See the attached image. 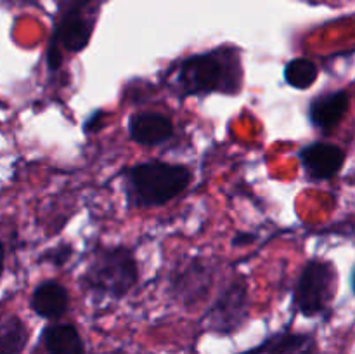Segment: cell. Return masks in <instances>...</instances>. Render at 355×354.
Listing matches in <instances>:
<instances>
[{"label": "cell", "mask_w": 355, "mask_h": 354, "mask_svg": "<svg viewBox=\"0 0 355 354\" xmlns=\"http://www.w3.org/2000/svg\"><path fill=\"white\" fill-rule=\"evenodd\" d=\"M319 68L314 61L305 58L291 59L284 68V80L295 89H309L318 80Z\"/></svg>", "instance_id": "obj_15"}, {"label": "cell", "mask_w": 355, "mask_h": 354, "mask_svg": "<svg viewBox=\"0 0 355 354\" xmlns=\"http://www.w3.org/2000/svg\"><path fill=\"white\" fill-rule=\"evenodd\" d=\"M314 349L315 340L309 333H283L263 347L266 354H312Z\"/></svg>", "instance_id": "obj_14"}, {"label": "cell", "mask_w": 355, "mask_h": 354, "mask_svg": "<svg viewBox=\"0 0 355 354\" xmlns=\"http://www.w3.org/2000/svg\"><path fill=\"white\" fill-rule=\"evenodd\" d=\"M298 158L312 180H328L342 170L345 151L331 142H311L300 149Z\"/></svg>", "instance_id": "obj_7"}, {"label": "cell", "mask_w": 355, "mask_h": 354, "mask_svg": "<svg viewBox=\"0 0 355 354\" xmlns=\"http://www.w3.org/2000/svg\"><path fill=\"white\" fill-rule=\"evenodd\" d=\"M128 134L141 146H158L173 135V125L165 115L155 111L137 113L128 121Z\"/></svg>", "instance_id": "obj_10"}, {"label": "cell", "mask_w": 355, "mask_h": 354, "mask_svg": "<svg viewBox=\"0 0 355 354\" xmlns=\"http://www.w3.org/2000/svg\"><path fill=\"white\" fill-rule=\"evenodd\" d=\"M3 255H6V253H3V245L0 243V274H2L3 271Z\"/></svg>", "instance_id": "obj_18"}, {"label": "cell", "mask_w": 355, "mask_h": 354, "mask_svg": "<svg viewBox=\"0 0 355 354\" xmlns=\"http://www.w3.org/2000/svg\"><path fill=\"white\" fill-rule=\"evenodd\" d=\"M44 346L49 354H85L78 330L68 323H55L44 330Z\"/></svg>", "instance_id": "obj_12"}, {"label": "cell", "mask_w": 355, "mask_h": 354, "mask_svg": "<svg viewBox=\"0 0 355 354\" xmlns=\"http://www.w3.org/2000/svg\"><path fill=\"white\" fill-rule=\"evenodd\" d=\"M137 278V260L130 248L104 246L94 253L80 278V285L90 295L116 301L135 287Z\"/></svg>", "instance_id": "obj_2"}, {"label": "cell", "mask_w": 355, "mask_h": 354, "mask_svg": "<svg viewBox=\"0 0 355 354\" xmlns=\"http://www.w3.org/2000/svg\"><path fill=\"white\" fill-rule=\"evenodd\" d=\"M311 2H322V0H311Z\"/></svg>", "instance_id": "obj_19"}, {"label": "cell", "mask_w": 355, "mask_h": 354, "mask_svg": "<svg viewBox=\"0 0 355 354\" xmlns=\"http://www.w3.org/2000/svg\"><path fill=\"white\" fill-rule=\"evenodd\" d=\"M248 316V285L243 278L232 280L224 290L218 294L217 301L205 316L207 328L217 333H234L245 325Z\"/></svg>", "instance_id": "obj_5"}, {"label": "cell", "mask_w": 355, "mask_h": 354, "mask_svg": "<svg viewBox=\"0 0 355 354\" xmlns=\"http://www.w3.org/2000/svg\"><path fill=\"white\" fill-rule=\"evenodd\" d=\"M28 339L30 332L23 319L14 314L0 319V354H21Z\"/></svg>", "instance_id": "obj_13"}, {"label": "cell", "mask_w": 355, "mask_h": 354, "mask_svg": "<svg viewBox=\"0 0 355 354\" xmlns=\"http://www.w3.org/2000/svg\"><path fill=\"white\" fill-rule=\"evenodd\" d=\"M241 76L238 52L218 49L191 56L180 62L175 83L186 96L210 92L236 94L241 89Z\"/></svg>", "instance_id": "obj_1"}, {"label": "cell", "mask_w": 355, "mask_h": 354, "mask_svg": "<svg viewBox=\"0 0 355 354\" xmlns=\"http://www.w3.org/2000/svg\"><path fill=\"white\" fill-rule=\"evenodd\" d=\"M69 255H71L69 245H59L55 246V248H52L51 252H47L45 259H49V262L55 264V266H61V264H64L66 260H68Z\"/></svg>", "instance_id": "obj_16"}, {"label": "cell", "mask_w": 355, "mask_h": 354, "mask_svg": "<svg viewBox=\"0 0 355 354\" xmlns=\"http://www.w3.org/2000/svg\"><path fill=\"white\" fill-rule=\"evenodd\" d=\"M210 285L211 271L200 259H193L170 278V288L173 295L186 304H194L205 297L210 290Z\"/></svg>", "instance_id": "obj_8"}, {"label": "cell", "mask_w": 355, "mask_h": 354, "mask_svg": "<svg viewBox=\"0 0 355 354\" xmlns=\"http://www.w3.org/2000/svg\"><path fill=\"white\" fill-rule=\"evenodd\" d=\"M87 0H71L68 9L62 14L58 28L52 37V45L69 52H80L87 47L92 33V24L83 16V7Z\"/></svg>", "instance_id": "obj_6"}, {"label": "cell", "mask_w": 355, "mask_h": 354, "mask_svg": "<svg viewBox=\"0 0 355 354\" xmlns=\"http://www.w3.org/2000/svg\"><path fill=\"white\" fill-rule=\"evenodd\" d=\"M30 305L35 314L45 319H58L68 311L69 294L68 288L55 280H45L35 287L31 294Z\"/></svg>", "instance_id": "obj_11"}, {"label": "cell", "mask_w": 355, "mask_h": 354, "mask_svg": "<svg viewBox=\"0 0 355 354\" xmlns=\"http://www.w3.org/2000/svg\"><path fill=\"white\" fill-rule=\"evenodd\" d=\"M253 239H255V236L238 235L234 239H232V243H234V245H243V243H250V242H253Z\"/></svg>", "instance_id": "obj_17"}, {"label": "cell", "mask_w": 355, "mask_h": 354, "mask_svg": "<svg viewBox=\"0 0 355 354\" xmlns=\"http://www.w3.org/2000/svg\"><path fill=\"white\" fill-rule=\"evenodd\" d=\"M128 198L137 207H159L179 196L191 183V170L182 165L142 162L125 176Z\"/></svg>", "instance_id": "obj_3"}, {"label": "cell", "mask_w": 355, "mask_h": 354, "mask_svg": "<svg viewBox=\"0 0 355 354\" xmlns=\"http://www.w3.org/2000/svg\"><path fill=\"white\" fill-rule=\"evenodd\" d=\"M338 287V273L329 260L312 259L305 264L295 285L293 304L307 318L328 311Z\"/></svg>", "instance_id": "obj_4"}, {"label": "cell", "mask_w": 355, "mask_h": 354, "mask_svg": "<svg viewBox=\"0 0 355 354\" xmlns=\"http://www.w3.org/2000/svg\"><path fill=\"white\" fill-rule=\"evenodd\" d=\"M350 108V96L347 90L324 92L311 101L309 118L315 128L322 132H331L345 118Z\"/></svg>", "instance_id": "obj_9"}]
</instances>
